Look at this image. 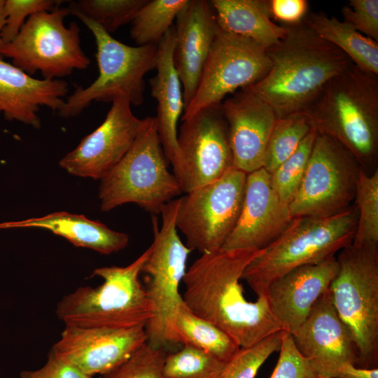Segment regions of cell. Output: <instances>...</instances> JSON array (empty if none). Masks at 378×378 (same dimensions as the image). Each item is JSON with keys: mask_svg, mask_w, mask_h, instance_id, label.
Listing matches in <instances>:
<instances>
[{"mask_svg": "<svg viewBox=\"0 0 378 378\" xmlns=\"http://www.w3.org/2000/svg\"><path fill=\"white\" fill-rule=\"evenodd\" d=\"M293 218L263 167L246 174L242 206L237 222L222 249H262L276 239Z\"/></svg>", "mask_w": 378, "mask_h": 378, "instance_id": "ac0fdd59", "label": "cell"}, {"mask_svg": "<svg viewBox=\"0 0 378 378\" xmlns=\"http://www.w3.org/2000/svg\"><path fill=\"white\" fill-rule=\"evenodd\" d=\"M339 269L335 256L296 267L272 281L266 298L281 330L291 333L306 319Z\"/></svg>", "mask_w": 378, "mask_h": 378, "instance_id": "ffe728a7", "label": "cell"}, {"mask_svg": "<svg viewBox=\"0 0 378 378\" xmlns=\"http://www.w3.org/2000/svg\"><path fill=\"white\" fill-rule=\"evenodd\" d=\"M331 378H378V368L363 369L346 364Z\"/></svg>", "mask_w": 378, "mask_h": 378, "instance_id": "60d3db41", "label": "cell"}, {"mask_svg": "<svg viewBox=\"0 0 378 378\" xmlns=\"http://www.w3.org/2000/svg\"><path fill=\"white\" fill-rule=\"evenodd\" d=\"M35 227L48 230L77 247L88 248L103 255L125 248L129 236L114 231L105 224L83 215L57 211L38 218L0 223V228Z\"/></svg>", "mask_w": 378, "mask_h": 378, "instance_id": "cb8c5ba5", "label": "cell"}, {"mask_svg": "<svg viewBox=\"0 0 378 378\" xmlns=\"http://www.w3.org/2000/svg\"><path fill=\"white\" fill-rule=\"evenodd\" d=\"M276 365L270 378H320L309 361L295 346L291 335L283 330Z\"/></svg>", "mask_w": 378, "mask_h": 378, "instance_id": "8d00e7d4", "label": "cell"}, {"mask_svg": "<svg viewBox=\"0 0 378 378\" xmlns=\"http://www.w3.org/2000/svg\"><path fill=\"white\" fill-rule=\"evenodd\" d=\"M283 330H279L257 344L239 351L227 362L218 378H255L260 368L280 349Z\"/></svg>", "mask_w": 378, "mask_h": 378, "instance_id": "836d02e7", "label": "cell"}, {"mask_svg": "<svg viewBox=\"0 0 378 378\" xmlns=\"http://www.w3.org/2000/svg\"><path fill=\"white\" fill-rule=\"evenodd\" d=\"M125 97L112 102L103 122L59 162L69 174L101 180L124 157L142 125Z\"/></svg>", "mask_w": 378, "mask_h": 378, "instance_id": "9a60e30c", "label": "cell"}, {"mask_svg": "<svg viewBox=\"0 0 378 378\" xmlns=\"http://www.w3.org/2000/svg\"><path fill=\"white\" fill-rule=\"evenodd\" d=\"M314 127L304 112L278 118L267 144L263 168L272 174L297 150Z\"/></svg>", "mask_w": 378, "mask_h": 378, "instance_id": "f1b7e54d", "label": "cell"}, {"mask_svg": "<svg viewBox=\"0 0 378 378\" xmlns=\"http://www.w3.org/2000/svg\"><path fill=\"white\" fill-rule=\"evenodd\" d=\"M167 351L164 348H155L147 342L130 358L100 378H164L162 373Z\"/></svg>", "mask_w": 378, "mask_h": 378, "instance_id": "e575fe53", "label": "cell"}, {"mask_svg": "<svg viewBox=\"0 0 378 378\" xmlns=\"http://www.w3.org/2000/svg\"><path fill=\"white\" fill-rule=\"evenodd\" d=\"M360 167L340 143L318 133L300 187L288 205L293 217H328L351 206Z\"/></svg>", "mask_w": 378, "mask_h": 378, "instance_id": "7c38bea8", "label": "cell"}, {"mask_svg": "<svg viewBox=\"0 0 378 378\" xmlns=\"http://www.w3.org/2000/svg\"><path fill=\"white\" fill-rule=\"evenodd\" d=\"M303 23L341 50L359 69L378 75V43L351 24L322 13L307 15Z\"/></svg>", "mask_w": 378, "mask_h": 378, "instance_id": "4316f807", "label": "cell"}, {"mask_svg": "<svg viewBox=\"0 0 378 378\" xmlns=\"http://www.w3.org/2000/svg\"><path fill=\"white\" fill-rule=\"evenodd\" d=\"M174 66L179 76L184 109L192 101L218 29L210 1L188 0L176 18Z\"/></svg>", "mask_w": 378, "mask_h": 378, "instance_id": "44dd1931", "label": "cell"}, {"mask_svg": "<svg viewBox=\"0 0 378 378\" xmlns=\"http://www.w3.org/2000/svg\"><path fill=\"white\" fill-rule=\"evenodd\" d=\"M182 121L171 164L181 192L188 193L220 178L233 167V159L220 104Z\"/></svg>", "mask_w": 378, "mask_h": 378, "instance_id": "4fadbf2b", "label": "cell"}, {"mask_svg": "<svg viewBox=\"0 0 378 378\" xmlns=\"http://www.w3.org/2000/svg\"><path fill=\"white\" fill-rule=\"evenodd\" d=\"M146 342L144 327L111 329L65 326L51 351L92 378L121 364Z\"/></svg>", "mask_w": 378, "mask_h": 378, "instance_id": "e0dca14e", "label": "cell"}, {"mask_svg": "<svg viewBox=\"0 0 378 378\" xmlns=\"http://www.w3.org/2000/svg\"><path fill=\"white\" fill-rule=\"evenodd\" d=\"M260 251L220 248L203 253L183 279L184 304L226 332L240 348L251 346L281 330L267 298L248 301L239 283L245 268Z\"/></svg>", "mask_w": 378, "mask_h": 378, "instance_id": "6da1fadb", "label": "cell"}, {"mask_svg": "<svg viewBox=\"0 0 378 378\" xmlns=\"http://www.w3.org/2000/svg\"><path fill=\"white\" fill-rule=\"evenodd\" d=\"M246 174L233 167L178 199L176 226L189 249L203 254L222 248L239 216Z\"/></svg>", "mask_w": 378, "mask_h": 378, "instance_id": "8fae6325", "label": "cell"}, {"mask_svg": "<svg viewBox=\"0 0 378 378\" xmlns=\"http://www.w3.org/2000/svg\"><path fill=\"white\" fill-rule=\"evenodd\" d=\"M318 134L340 143L360 166L373 164L378 148V75L351 63L332 78L305 111Z\"/></svg>", "mask_w": 378, "mask_h": 378, "instance_id": "3957f363", "label": "cell"}, {"mask_svg": "<svg viewBox=\"0 0 378 378\" xmlns=\"http://www.w3.org/2000/svg\"><path fill=\"white\" fill-rule=\"evenodd\" d=\"M150 251L149 246L125 267L94 270L92 276L101 277L103 283L80 286L64 296L55 309L58 319L65 326L79 328H145L152 312L140 274Z\"/></svg>", "mask_w": 378, "mask_h": 378, "instance_id": "5b68a950", "label": "cell"}, {"mask_svg": "<svg viewBox=\"0 0 378 378\" xmlns=\"http://www.w3.org/2000/svg\"><path fill=\"white\" fill-rule=\"evenodd\" d=\"M20 378H92L65 362L51 351L45 364L36 370H23Z\"/></svg>", "mask_w": 378, "mask_h": 378, "instance_id": "f35d334b", "label": "cell"}, {"mask_svg": "<svg viewBox=\"0 0 378 378\" xmlns=\"http://www.w3.org/2000/svg\"><path fill=\"white\" fill-rule=\"evenodd\" d=\"M187 1L147 0L131 22V38L138 46L158 45Z\"/></svg>", "mask_w": 378, "mask_h": 378, "instance_id": "83f0119b", "label": "cell"}, {"mask_svg": "<svg viewBox=\"0 0 378 378\" xmlns=\"http://www.w3.org/2000/svg\"><path fill=\"white\" fill-rule=\"evenodd\" d=\"M93 34L97 78L87 88L78 86L57 112L62 118L77 116L92 102H110L126 98L139 106L144 99V76L155 68L158 45L131 46L111 36L93 20L76 14Z\"/></svg>", "mask_w": 378, "mask_h": 378, "instance_id": "ba28073f", "label": "cell"}, {"mask_svg": "<svg viewBox=\"0 0 378 378\" xmlns=\"http://www.w3.org/2000/svg\"><path fill=\"white\" fill-rule=\"evenodd\" d=\"M355 204L358 211L356 230L352 244L357 246L378 244V171L368 175L360 167L356 186Z\"/></svg>", "mask_w": 378, "mask_h": 378, "instance_id": "f546056e", "label": "cell"}, {"mask_svg": "<svg viewBox=\"0 0 378 378\" xmlns=\"http://www.w3.org/2000/svg\"><path fill=\"white\" fill-rule=\"evenodd\" d=\"M220 106L227 125L233 167L246 174L263 167L278 119L272 106L246 89L223 100Z\"/></svg>", "mask_w": 378, "mask_h": 378, "instance_id": "d6986e66", "label": "cell"}, {"mask_svg": "<svg viewBox=\"0 0 378 378\" xmlns=\"http://www.w3.org/2000/svg\"><path fill=\"white\" fill-rule=\"evenodd\" d=\"M167 345L181 344L202 350L223 362L240 349L226 332L193 314L184 304L178 306L169 326Z\"/></svg>", "mask_w": 378, "mask_h": 378, "instance_id": "484cf974", "label": "cell"}, {"mask_svg": "<svg viewBox=\"0 0 378 378\" xmlns=\"http://www.w3.org/2000/svg\"><path fill=\"white\" fill-rule=\"evenodd\" d=\"M68 87L63 80L35 78L0 57V113L7 120L40 128V107L59 111Z\"/></svg>", "mask_w": 378, "mask_h": 378, "instance_id": "7402d4cb", "label": "cell"}, {"mask_svg": "<svg viewBox=\"0 0 378 378\" xmlns=\"http://www.w3.org/2000/svg\"><path fill=\"white\" fill-rule=\"evenodd\" d=\"M271 65L267 50L253 41L218 27L195 94L182 120L221 104L225 97L262 78Z\"/></svg>", "mask_w": 378, "mask_h": 378, "instance_id": "5bb4252c", "label": "cell"}, {"mask_svg": "<svg viewBox=\"0 0 378 378\" xmlns=\"http://www.w3.org/2000/svg\"><path fill=\"white\" fill-rule=\"evenodd\" d=\"M147 0H78L69 3L70 14H80L111 34L132 22Z\"/></svg>", "mask_w": 378, "mask_h": 378, "instance_id": "4dcf8cb0", "label": "cell"}, {"mask_svg": "<svg viewBox=\"0 0 378 378\" xmlns=\"http://www.w3.org/2000/svg\"><path fill=\"white\" fill-rule=\"evenodd\" d=\"M358 220L356 206L328 217H294L285 230L245 268L244 279L258 297H266L270 284L288 272L316 264L351 244Z\"/></svg>", "mask_w": 378, "mask_h": 378, "instance_id": "277c9868", "label": "cell"}, {"mask_svg": "<svg viewBox=\"0 0 378 378\" xmlns=\"http://www.w3.org/2000/svg\"><path fill=\"white\" fill-rule=\"evenodd\" d=\"M267 2L271 18L284 25L300 23L307 15L309 3L306 0H270Z\"/></svg>", "mask_w": 378, "mask_h": 378, "instance_id": "ab89813d", "label": "cell"}, {"mask_svg": "<svg viewBox=\"0 0 378 378\" xmlns=\"http://www.w3.org/2000/svg\"><path fill=\"white\" fill-rule=\"evenodd\" d=\"M285 26V36L267 50L268 71L244 88L270 105L277 118L307 111L328 82L352 63L303 22Z\"/></svg>", "mask_w": 378, "mask_h": 378, "instance_id": "7a4b0ae2", "label": "cell"}, {"mask_svg": "<svg viewBox=\"0 0 378 378\" xmlns=\"http://www.w3.org/2000/svg\"><path fill=\"white\" fill-rule=\"evenodd\" d=\"M58 0H4L5 23L1 32L2 43L13 41L28 18L34 13L50 11L62 4Z\"/></svg>", "mask_w": 378, "mask_h": 378, "instance_id": "d590c367", "label": "cell"}, {"mask_svg": "<svg viewBox=\"0 0 378 378\" xmlns=\"http://www.w3.org/2000/svg\"><path fill=\"white\" fill-rule=\"evenodd\" d=\"M176 30L172 26L158 44L156 75L150 80L151 95L158 106V132L169 163L177 147V122L184 111L181 83L174 66Z\"/></svg>", "mask_w": 378, "mask_h": 378, "instance_id": "603a6c76", "label": "cell"}, {"mask_svg": "<svg viewBox=\"0 0 378 378\" xmlns=\"http://www.w3.org/2000/svg\"><path fill=\"white\" fill-rule=\"evenodd\" d=\"M290 334L298 351L320 377L331 378L346 364L356 366L355 339L338 315L329 289L317 300L304 322Z\"/></svg>", "mask_w": 378, "mask_h": 378, "instance_id": "2e32d148", "label": "cell"}, {"mask_svg": "<svg viewBox=\"0 0 378 378\" xmlns=\"http://www.w3.org/2000/svg\"><path fill=\"white\" fill-rule=\"evenodd\" d=\"M178 199L162 209L161 227L152 216L154 239L141 273L150 304L152 317L145 326L147 343L167 349V334L172 318L183 302L179 285L186 272L188 256L192 251L181 240L176 226Z\"/></svg>", "mask_w": 378, "mask_h": 378, "instance_id": "30bf717a", "label": "cell"}, {"mask_svg": "<svg viewBox=\"0 0 378 378\" xmlns=\"http://www.w3.org/2000/svg\"><path fill=\"white\" fill-rule=\"evenodd\" d=\"M317 134L314 127L297 150L270 174L274 190L288 205L300 187Z\"/></svg>", "mask_w": 378, "mask_h": 378, "instance_id": "d6a6232c", "label": "cell"}, {"mask_svg": "<svg viewBox=\"0 0 378 378\" xmlns=\"http://www.w3.org/2000/svg\"><path fill=\"white\" fill-rule=\"evenodd\" d=\"M4 0H0V45L2 43L1 39V32L5 23V15L4 12Z\"/></svg>", "mask_w": 378, "mask_h": 378, "instance_id": "b9f144b4", "label": "cell"}, {"mask_svg": "<svg viewBox=\"0 0 378 378\" xmlns=\"http://www.w3.org/2000/svg\"><path fill=\"white\" fill-rule=\"evenodd\" d=\"M320 378H328V377H320Z\"/></svg>", "mask_w": 378, "mask_h": 378, "instance_id": "7bdbcfd3", "label": "cell"}, {"mask_svg": "<svg viewBox=\"0 0 378 378\" xmlns=\"http://www.w3.org/2000/svg\"><path fill=\"white\" fill-rule=\"evenodd\" d=\"M158 132L155 117L143 119L139 134L120 161L101 180L100 208L107 212L126 203L160 214L162 207L182 193Z\"/></svg>", "mask_w": 378, "mask_h": 378, "instance_id": "8992f818", "label": "cell"}, {"mask_svg": "<svg viewBox=\"0 0 378 378\" xmlns=\"http://www.w3.org/2000/svg\"><path fill=\"white\" fill-rule=\"evenodd\" d=\"M218 27L248 38L267 50L276 45L286 33L285 25L274 23L267 1L212 0Z\"/></svg>", "mask_w": 378, "mask_h": 378, "instance_id": "d4e9b609", "label": "cell"}, {"mask_svg": "<svg viewBox=\"0 0 378 378\" xmlns=\"http://www.w3.org/2000/svg\"><path fill=\"white\" fill-rule=\"evenodd\" d=\"M225 364L202 350L183 346L167 352L162 373L164 378H218Z\"/></svg>", "mask_w": 378, "mask_h": 378, "instance_id": "1f68e13d", "label": "cell"}, {"mask_svg": "<svg viewBox=\"0 0 378 378\" xmlns=\"http://www.w3.org/2000/svg\"><path fill=\"white\" fill-rule=\"evenodd\" d=\"M344 22L378 42V1L351 0L341 10Z\"/></svg>", "mask_w": 378, "mask_h": 378, "instance_id": "74e56055", "label": "cell"}, {"mask_svg": "<svg viewBox=\"0 0 378 378\" xmlns=\"http://www.w3.org/2000/svg\"><path fill=\"white\" fill-rule=\"evenodd\" d=\"M69 14V8L59 5L29 16L13 41L0 45V57L10 58L30 76L40 72L49 80L87 69L90 59L81 48L78 24L64 23Z\"/></svg>", "mask_w": 378, "mask_h": 378, "instance_id": "9c48e42d", "label": "cell"}, {"mask_svg": "<svg viewBox=\"0 0 378 378\" xmlns=\"http://www.w3.org/2000/svg\"><path fill=\"white\" fill-rule=\"evenodd\" d=\"M337 273L329 290L332 304L358 348L356 366H378V244H352L336 257Z\"/></svg>", "mask_w": 378, "mask_h": 378, "instance_id": "52a82bcc", "label": "cell"}]
</instances>
